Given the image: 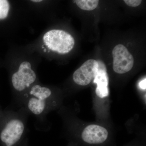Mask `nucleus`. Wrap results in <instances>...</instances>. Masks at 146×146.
<instances>
[{
	"instance_id": "nucleus-1",
	"label": "nucleus",
	"mask_w": 146,
	"mask_h": 146,
	"mask_svg": "<svg viewBox=\"0 0 146 146\" xmlns=\"http://www.w3.org/2000/svg\"><path fill=\"white\" fill-rule=\"evenodd\" d=\"M23 116L17 112H2L0 115V140L5 146H13L26 130Z\"/></svg>"
},
{
	"instance_id": "nucleus-2",
	"label": "nucleus",
	"mask_w": 146,
	"mask_h": 146,
	"mask_svg": "<svg viewBox=\"0 0 146 146\" xmlns=\"http://www.w3.org/2000/svg\"><path fill=\"white\" fill-rule=\"evenodd\" d=\"M52 91L46 87L35 85L32 87L29 94L24 95L25 99L22 100L25 108L35 116L46 115L50 109Z\"/></svg>"
},
{
	"instance_id": "nucleus-3",
	"label": "nucleus",
	"mask_w": 146,
	"mask_h": 146,
	"mask_svg": "<svg viewBox=\"0 0 146 146\" xmlns=\"http://www.w3.org/2000/svg\"><path fill=\"white\" fill-rule=\"evenodd\" d=\"M49 35V43L51 44L53 51L65 54L71 51L74 48V39L70 34L65 31L58 30L50 31L46 33Z\"/></svg>"
},
{
	"instance_id": "nucleus-4",
	"label": "nucleus",
	"mask_w": 146,
	"mask_h": 146,
	"mask_svg": "<svg viewBox=\"0 0 146 146\" xmlns=\"http://www.w3.org/2000/svg\"><path fill=\"white\" fill-rule=\"evenodd\" d=\"M113 58V69L115 72L125 74L133 68L134 59L132 55L124 46L117 45L112 51Z\"/></svg>"
},
{
	"instance_id": "nucleus-5",
	"label": "nucleus",
	"mask_w": 146,
	"mask_h": 146,
	"mask_svg": "<svg viewBox=\"0 0 146 146\" xmlns=\"http://www.w3.org/2000/svg\"><path fill=\"white\" fill-rule=\"evenodd\" d=\"M98 62L94 59H89L85 61L74 72L73 79L77 84L86 86L94 79L98 69Z\"/></svg>"
},
{
	"instance_id": "nucleus-6",
	"label": "nucleus",
	"mask_w": 146,
	"mask_h": 146,
	"mask_svg": "<svg viewBox=\"0 0 146 146\" xmlns=\"http://www.w3.org/2000/svg\"><path fill=\"white\" fill-rule=\"evenodd\" d=\"M98 62V69L94 79V83L96 84V94L100 98H103L108 96L109 89L108 88L109 78L108 75L106 65L100 60Z\"/></svg>"
},
{
	"instance_id": "nucleus-7",
	"label": "nucleus",
	"mask_w": 146,
	"mask_h": 146,
	"mask_svg": "<svg viewBox=\"0 0 146 146\" xmlns=\"http://www.w3.org/2000/svg\"><path fill=\"white\" fill-rule=\"evenodd\" d=\"M82 136L83 141L88 143L100 144L107 139L108 131L101 126L91 125L84 129Z\"/></svg>"
},
{
	"instance_id": "nucleus-8",
	"label": "nucleus",
	"mask_w": 146,
	"mask_h": 146,
	"mask_svg": "<svg viewBox=\"0 0 146 146\" xmlns=\"http://www.w3.org/2000/svg\"><path fill=\"white\" fill-rule=\"evenodd\" d=\"M74 1L80 8L85 11L94 10L97 8L99 3L98 0H76Z\"/></svg>"
},
{
	"instance_id": "nucleus-9",
	"label": "nucleus",
	"mask_w": 146,
	"mask_h": 146,
	"mask_svg": "<svg viewBox=\"0 0 146 146\" xmlns=\"http://www.w3.org/2000/svg\"><path fill=\"white\" fill-rule=\"evenodd\" d=\"M9 5L6 0H0V19L6 18L8 15Z\"/></svg>"
},
{
	"instance_id": "nucleus-10",
	"label": "nucleus",
	"mask_w": 146,
	"mask_h": 146,
	"mask_svg": "<svg viewBox=\"0 0 146 146\" xmlns=\"http://www.w3.org/2000/svg\"><path fill=\"white\" fill-rule=\"evenodd\" d=\"M124 1L129 6L136 7L140 5L142 2L141 0H125Z\"/></svg>"
},
{
	"instance_id": "nucleus-11",
	"label": "nucleus",
	"mask_w": 146,
	"mask_h": 146,
	"mask_svg": "<svg viewBox=\"0 0 146 146\" xmlns=\"http://www.w3.org/2000/svg\"><path fill=\"white\" fill-rule=\"evenodd\" d=\"M139 86L141 89L145 90L146 89V79L145 78L139 83Z\"/></svg>"
},
{
	"instance_id": "nucleus-12",
	"label": "nucleus",
	"mask_w": 146,
	"mask_h": 146,
	"mask_svg": "<svg viewBox=\"0 0 146 146\" xmlns=\"http://www.w3.org/2000/svg\"><path fill=\"white\" fill-rule=\"evenodd\" d=\"M32 1L34 2H40L42 1V0H33Z\"/></svg>"
},
{
	"instance_id": "nucleus-13",
	"label": "nucleus",
	"mask_w": 146,
	"mask_h": 146,
	"mask_svg": "<svg viewBox=\"0 0 146 146\" xmlns=\"http://www.w3.org/2000/svg\"><path fill=\"white\" fill-rule=\"evenodd\" d=\"M2 111H1V110H0V115H1V113Z\"/></svg>"
},
{
	"instance_id": "nucleus-14",
	"label": "nucleus",
	"mask_w": 146,
	"mask_h": 146,
	"mask_svg": "<svg viewBox=\"0 0 146 146\" xmlns=\"http://www.w3.org/2000/svg\"><path fill=\"white\" fill-rule=\"evenodd\" d=\"M46 50L45 49V50H44V52H46Z\"/></svg>"
}]
</instances>
